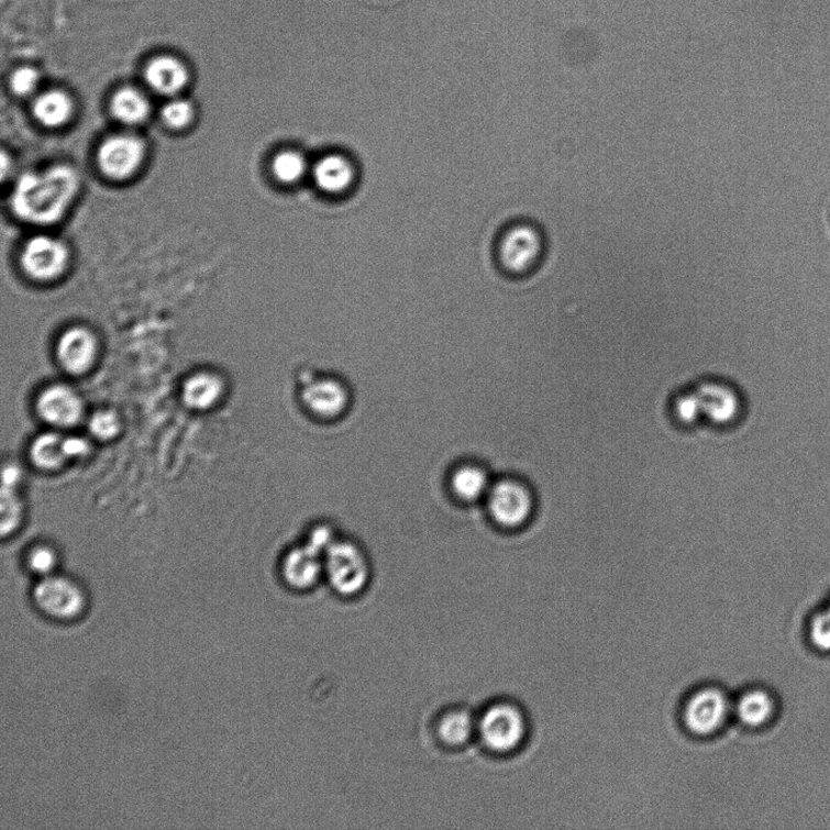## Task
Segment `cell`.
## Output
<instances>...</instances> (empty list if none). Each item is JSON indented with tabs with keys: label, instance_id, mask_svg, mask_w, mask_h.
I'll return each mask as SVG.
<instances>
[{
	"label": "cell",
	"instance_id": "cell-21",
	"mask_svg": "<svg viewBox=\"0 0 830 830\" xmlns=\"http://www.w3.org/2000/svg\"><path fill=\"white\" fill-rule=\"evenodd\" d=\"M436 733L445 745L463 746L477 735V720L467 710H451L438 722Z\"/></svg>",
	"mask_w": 830,
	"mask_h": 830
},
{
	"label": "cell",
	"instance_id": "cell-17",
	"mask_svg": "<svg viewBox=\"0 0 830 830\" xmlns=\"http://www.w3.org/2000/svg\"><path fill=\"white\" fill-rule=\"evenodd\" d=\"M303 401L310 411L324 419H334L347 409L350 396L339 380L324 378L313 380L302 391Z\"/></svg>",
	"mask_w": 830,
	"mask_h": 830
},
{
	"label": "cell",
	"instance_id": "cell-12",
	"mask_svg": "<svg viewBox=\"0 0 830 830\" xmlns=\"http://www.w3.org/2000/svg\"><path fill=\"white\" fill-rule=\"evenodd\" d=\"M68 258L64 242L41 235L29 240L22 250L21 267L33 280L52 281L65 272Z\"/></svg>",
	"mask_w": 830,
	"mask_h": 830
},
{
	"label": "cell",
	"instance_id": "cell-15",
	"mask_svg": "<svg viewBox=\"0 0 830 830\" xmlns=\"http://www.w3.org/2000/svg\"><path fill=\"white\" fill-rule=\"evenodd\" d=\"M324 553L306 544L287 553L283 562L285 582L295 590H308L324 574Z\"/></svg>",
	"mask_w": 830,
	"mask_h": 830
},
{
	"label": "cell",
	"instance_id": "cell-22",
	"mask_svg": "<svg viewBox=\"0 0 830 830\" xmlns=\"http://www.w3.org/2000/svg\"><path fill=\"white\" fill-rule=\"evenodd\" d=\"M113 118L125 125H137L145 122L150 113L147 98L132 87L121 88L111 100Z\"/></svg>",
	"mask_w": 830,
	"mask_h": 830
},
{
	"label": "cell",
	"instance_id": "cell-7",
	"mask_svg": "<svg viewBox=\"0 0 830 830\" xmlns=\"http://www.w3.org/2000/svg\"><path fill=\"white\" fill-rule=\"evenodd\" d=\"M733 713V702L723 690L702 688L691 696L684 708L686 729L696 735L707 737L719 732Z\"/></svg>",
	"mask_w": 830,
	"mask_h": 830
},
{
	"label": "cell",
	"instance_id": "cell-31",
	"mask_svg": "<svg viewBox=\"0 0 830 830\" xmlns=\"http://www.w3.org/2000/svg\"><path fill=\"white\" fill-rule=\"evenodd\" d=\"M40 80V74L33 67H20L11 76L10 85L16 96L27 97L36 91Z\"/></svg>",
	"mask_w": 830,
	"mask_h": 830
},
{
	"label": "cell",
	"instance_id": "cell-26",
	"mask_svg": "<svg viewBox=\"0 0 830 830\" xmlns=\"http://www.w3.org/2000/svg\"><path fill=\"white\" fill-rule=\"evenodd\" d=\"M88 430L99 442H112L122 431V420L117 411L100 409L91 413L88 419Z\"/></svg>",
	"mask_w": 830,
	"mask_h": 830
},
{
	"label": "cell",
	"instance_id": "cell-10",
	"mask_svg": "<svg viewBox=\"0 0 830 830\" xmlns=\"http://www.w3.org/2000/svg\"><path fill=\"white\" fill-rule=\"evenodd\" d=\"M57 364L70 376H84L93 370L99 361L100 343L97 334L86 327H73L62 333L55 347Z\"/></svg>",
	"mask_w": 830,
	"mask_h": 830
},
{
	"label": "cell",
	"instance_id": "cell-30",
	"mask_svg": "<svg viewBox=\"0 0 830 830\" xmlns=\"http://www.w3.org/2000/svg\"><path fill=\"white\" fill-rule=\"evenodd\" d=\"M161 119L170 130H184L193 119V108L188 100L171 98L161 111Z\"/></svg>",
	"mask_w": 830,
	"mask_h": 830
},
{
	"label": "cell",
	"instance_id": "cell-11",
	"mask_svg": "<svg viewBox=\"0 0 830 830\" xmlns=\"http://www.w3.org/2000/svg\"><path fill=\"white\" fill-rule=\"evenodd\" d=\"M702 422L712 428H730L741 418L742 399L737 389L720 379H707L695 386Z\"/></svg>",
	"mask_w": 830,
	"mask_h": 830
},
{
	"label": "cell",
	"instance_id": "cell-9",
	"mask_svg": "<svg viewBox=\"0 0 830 830\" xmlns=\"http://www.w3.org/2000/svg\"><path fill=\"white\" fill-rule=\"evenodd\" d=\"M145 153V144L140 136L129 133L112 135L99 147L98 165L108 178L125 180L141 168Z\"/></svg>",
	"mask_w": 830,
	"mask_h": 830
},
{
	"label": "cell",
	"instance_id": "cell-25",
	"mask_svg": "<svg viewBox=\"0 0 830 830\" xmlns=\"http://www.w3.org/2000/svg\"><path fill=\"white\" fill-rule=\"evenodd\" d=\"M806 639L815 652L830 654V602L817 608L807 619Z\"/></svg>",
	"mask_w": 830,
	"mask_h": 830
},
{
	"label": "cell",
	"instance_id": "cell-18",
	"mask_svg": "<svg viewBox=\"0 0 830 830\" xmlns=\"http://www.w3.org/2000/svg\"><path fill=\"white\" fill-rule=\"evenodd\" d=\"M145 82L156 93L173 98L187 87L189 71L177 57L159 55L146 65Z\"/></svg>",
	"mask_w": 830,
	"mask_h": 830
},
{
	"label": "cell",
	"instance_id": "cell-1",
	"mask_svg": "<svg viewBox=\"0 0 830 830\" xmlns=\"http://www.w3.org/2000/svg\"><path fill=\"white\" fill-rule=\"evenodd\" d=\"M79 189L77 171L56 165L42 171L22 175L11 192L10 206L21 221L36 225L59 222Z\"/></svg>",
	"mask_w": 830,
	"mask_h": 830
},
{
	"label": "cell",
	"instance_id": "cell-24",
	"mask_svg": "<svg viewBox=\"0 0 830 830\" xmlns=\"http://www.w3.org/2000/svg\"><path fill=\"white\" fill-rule=\"evenodd\" d=\"M490 487L491 484L486 471L475 465L457 468L452 477V488L461 500H479L488 494Z\"/></svg>",
	"mask_w": 830,
	"mask_h": 830
},
{
	"label": "cell",
	"instance_id": "cell-19",
	"mask_svg": "<svg viewBox=\"0 0 830 830\" xmlns=\"http://www.w3.org/2000/svg\"><path fill=\"white\" fill-rule=\"evenodd\" d=\"M31 464L43 472H57L71 463L66 435L60 431L44 432L32 441L29 449Z\"/></svg>",
	"mask_w": 830,
	"mask_h": 830
},
{
	"label": "cell",
	"instance_id": "cell-16",
	"mask_svg": "<svg viewBox=\"0 0 830 830\" xmlns=\"http://www.w3.org/2000/svg\"><path fill=\"white\" fill-rule=\"evenodd\" d=\"M225 395V380L211 370L196 372L184 380L181 400L193 411H210L221 402Z\"/></svg>",
	"mask_w": 830,
	"mask_h": 830
},
{
	"label": "cell",
	"instance_id": "cell-14",
	"mask_svg": "<svg viewBox=\"0 0 830 830\" xmlns=\"http://www.w3.org/2000/svg\"><path fill=\"white\" fill-rule=\"evenodd\" d=\"M310 178L322 193L341 196L353 188L356 168L347 156L328 154L311 165Z\"/></svg>",
	"mask_w": 830,
	"mask_h": 830
},
{
	"label": "cell",
	"instance_id": "cell-3",
	"mask_svg": "<svg viewBox=\"0 0 830 830\" xmlns=\"http://www.w3.org/2000/svg\"><path fill=\"white\" fill-rule=\"evenodd\" d=\"M546 242L541 230L532 223H517L501 235L498 258L502 268L512 275H525L543 261Z\"/></svg>",
	"mask_w": 830,
	"mask_h": 830
},
{
	"label": "cell",
	"instance_id": "cell-29",
	"mask_svg": "<svg viewBox=\"0 0 830 830\" xmlns=\"http://www.w3.org/2000/svg\"><path fill=\"white\" fill-rule=\"evenodd\" d=\"M59 564V555L57 551L48 544H38L33 546L27 555V567L33 574L44 578L55 574V569Z\"/></svg>",
	"mask_w": 830,
	"mask_h": 830
},
{
	"label": "cell",
	"instance_id": "cell-6",
	"mask_svg": "<svg viewBox=\"0 0 830 830\" xmlns=\"http://www.w3.org/2000/svg\"><path fill=\"white\" fill-rule=\"evenodd\" d=\"M33 601L41 612L57 620H71L84 613L86 596L74 580L52 574L34 587Z\"/></svg>",
	"mask_w": 830,
	"mask_h": 830
},
{
	"label": "cell",
	"instance_id": "cell-33",
	"mask_svg": "<svg viewBox=\"0 0 830 830\" xmlns=\"http://www.w3.org/2000/svg\"><path fill=\"white\" fill-rule=\"evenodd\" d=\"M24 475L22 469L15 464H8L3 469V487L20 488Z\"/></svg>",
	"mask_w": 830,
	"mask_h": 830
},
{
	"label": "cell",
	"instance_id": "cell-32",
	"mask_svg": "<svg viewBox=\"0 0 830 830\" xmlns=\"http://www.w3.org/2000/svg\"><path fill=\"white\" fill-rule=\"evenodd\" d=\"M66 445L71 463L73 461L87 458L91 451H93L91 443L84 436L66 435Z\"/></svg>",
	"mask_w": 830,
	"mask_h": 830
},
{
	"label": "cell",
	"instance_id": "cell-13",
	"mask_svg": "<svg viewBox=\"0 0 830 830\" xmlns=\"http://www.w3.org/2000/svg\"><path fill=\"white\" fill-rule=\"evenodd\" d=\"M781 712V700L774 690L764 686L748 688L733 702V713L749 730H764Z\"/></svg>",
	"mask_w": 830,
	"mask_h": 830
},
{
	"label": "cell",
	"instance_id": "cell-23",
	"mask_svg": "<svg viewBox=\"0 0 830 830\" xmlns=\"http://www.w3.org/2000/svg\"><path fill=\"white\" fill-rule=\"evenodd\" d=\"M311 165L307 156L295 148L281 150L276 154L272 163V173L275 180L283 186H296L310 177Z\"/></svg>",
	"mask_w": 830,
	"mask_h": 830
},
{
	"label": "cell",
	"instance_id": "cell-28",
	"mask_svg": "<svg viewBox=\"0 0 830 830\" xmlns=\"http://www.w3.org/2000/svg\"><path fill=\"white\" fill-rule=\"evenodd\" d=\"M672 411L675 420L685 425V428H694V425L702 422L695 389L677 395L672 403Z\"/></svg>",
	"mask_w": 830,
	"mask_h": 830
},
{
	"label": "cell",
	"instance_id": "cell-20",
	"mask_svg": "<svg viewBox=\"0 0 830 830\" xmlns=\"http://www.w3.org/2000/svg\"><path fill=\"white\" fill-rule=\"evenodd\" d=\"M32 112L42 125L59 129L71 119L74 102L63 90H48L34 100Z\"/></svg>",
	"mask_w": 830,
	"mask_h": 830
},
{
	"label": "cell",
	"instance_id": "cell-8",
	"mask_svg": "<svg viewBox=\"0 0 830 830\" xmlns=\"http://www.w3.org/2000/svg\"><path fill=\"white\" fill-rule=\"evenodd\" d=\"M34 409L38 418L55 431L75 429L85 419L82 397L71 386L54 384L43 388Z\"/></svg>",
	"mask_w": 830,
	"mask_h": 830
},
{
	"label": "cell",
	"instance_id": "cell-5",
	"mask_svg": "<svg viewBox=\"0 0 830 830\" xmlns=\"http://www.w3.org/2000/svg\"><path fill=\"white\" fill-rule=\"evenodd\" d=\"M487 500L493 520L506 529L525 527L536 510L534 491L524 482L513 478L491 484Z\"/></svg>",
	"mask_w": 830,
	"mask_h": 830
},
{
	"label": "cell",
	"instance_id": "cell-4",
	"mask_svg": "<svg viewBox=\"0 0 830 830\" xmlns=\"http://www.w3.org/2000/svg\"><path fill=\"white\" fill-rule=\"evenodd\" d=\"M324 572L332 589L344 597L362 594L370 582V567L363 551L348 541H334L329 547Z\"/></svg>",
	"mask_w": 830,
	"mask_h": 830
},
{
	"label": "cell",
	"instance_id": "cell-27",
	"mask_svg": "<svg viewBox=\"0 0 830 830\" xmlns=\"http://www.w3.org/2000/svg\"><path fill=\"white\" fill-rule=\"evenodd\" d=\"M2 534H13L24 520V503L19 495L20 488L2 487Z\"/></svg>",
	"mask_w": 830,
	"mask_h": 830
},
{
	"label": "cell",
	"instance_id": "cell-2",
	"mask_svg": "<svg viewBox=\"0 0 830 830\" xmlns=\"http://www.w3.org/2000/svg\"><path fill=\"white\" fill-rule=\"evenodd\" d=\"M477 735L489 752L512 753L525 740L524 713L511 702H497L484 710L477 719Z\"/></svg>",
	"mask_w": 830,
	"mask_h": 830
}]
</instances>
